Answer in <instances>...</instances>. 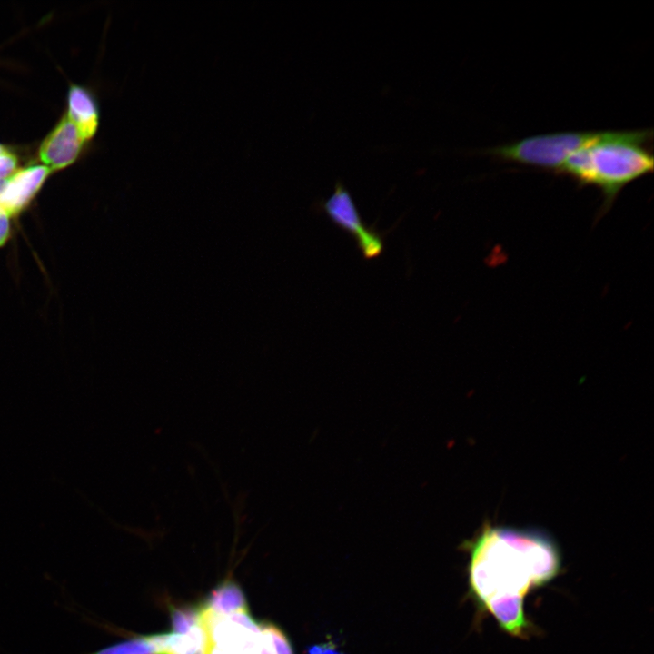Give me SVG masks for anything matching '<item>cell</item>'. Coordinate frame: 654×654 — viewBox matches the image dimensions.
<instances>
[{"mask_svg":"<svg viewBox=\"0 0 654 654\" xmlns=\"http://www.w3.org/2000/svg\"><path fill=\"white\" fill-rule=\"evenodd\" d=\"M467 548L475 601L503 631L529 636L532 626L524 613V599L559 574L558 545L542 530L485 524Z\"/></svg>","mask_w":654,"mask_h":654,"instance_id":"1","label":"cell"},{"mask_svg":"<svg viewBox=\"0 0 654 654\" xmlns=\"http://www.w3.org/2000/svg\"><path fill=\"white\" fill-rule=\"evenodd\" d=\"M651 138L652 129L603 131L596 141L570 154L558 173L599 188L607 210L627 184L652 172L653 155L646 148Z\"/></svg>","mask_w":654,"mask_h":654,"instance_id":"2","label":"cell"},{"mask_svg":"<svg viewBox=\"0 0 654 654\" xmlns=\"http://www.w3.org/2000/svg\"><path fill=\"white\" fill-rule=\"evenodd\" d=\"M602 132H557L528 136L490 147L499 159L558 173L568 157L601 136Z\"/></svg>","mask_w":654,"mask_h":654,"instance_id":"3","label":"cell"},{"mask_svg":"<svg viewBox=\"0 0 654 654\" xmlns=\"http://www.w3.org/2000/svg\"><path fill=\"white\" fill-rule=\"evenodd\" d=\"M320 209L337 227L349 233L366 260L374 259L383 251V240L373 227L362 222L357 206L342 183H335L332 193L320 203Z\"/></svg>","mask_w":654,"mask_h":654,"instance_id":"4","label":"cell"},{"mask_svg":"<svg viewBox=\"0 0 654 654\" xmlns=\"http://www.w3.org/2000/svg\"><path fill=\"white\" fill-rule=\"evenodd\" d=\"M201 623L207 640L231 654H259L261 630L253 631L202 607Z\"/></svg>","mask_w":654,"mask_h":654,"instance_id":"5","label":"cell"},{"mask_svg":"<svg viewBox=\"0 0 654 654\" xmlns=\"http://www.w3.org/2000/svg\"><path fill=\"white\" fill-rule=\"evenodd\" d=\"M84 141L76 125L65 116L42 144L40 158L48 168L65 167L75 160Z\"/></svg>","mask_w":654,"mask_h":654,"instance_id":"6","label":"cell"},{"mask_svg":"<svg viewBox=\"0 0 654 654\" xmlns=\"http://www.w3.org/2000/svg\"><path fill=\"white\" fill-rule=\"evenodd\" d=\"M49 172L47 166L35 165L13 173L0 190V208L9 215L19 212L38 191Z\"/></svg>","mask_w":654,"mask_h":654,"instance_id":"7","label":"cell"},{"mask_svg":"<svg viewBox=\"0 0 654 654\" xmlns=\"http://www.w3.org/2000/svg\"><path fill=\"white\" fill-rule=\"evenodd\" d=\"M68 118L76 125L84 140L92 137L98 125V111L92 96L74 86L69 93Z\"/></svg>","mask_w":654,"mask_h":654,"instance_id":"8","label":"cell"},{"mask_svg":"<svg viewBox=\"0 0 654 654\" xmlns=\"http://www.w3.org/2000/svg\"><path fill=\"white\" fill-rule=\"evenodd\" d=\"M203 608L223 616L248 610L242 590L233 581H225L213 590Z\"/></svg>","mask_w":654,"mask_h":654,"instance_id":"9","label":"cell"},{"mask_svg":"<svg viewBox=\"0 0 654 654\" xmlns=\"http://www.w3.org/2000/svg\"><path fill=\"white\" fill-rule=\"evenodd\" d=\"M84 654H159L153 635L137 637Z\"/></svg>","mask_w":654,"mask_h":654,"instance_id":"10","label":"cell"},{"mask_svg":"<svg viewBox=\"0 0 654 654\" xmlns=\"http://www.w3.org/2000/svg\"><path fill=\"white\" fill-rule=\"evenodd\" d=\"M202 608L172 607L170 609L173 633L186 634L193 628L201 625Z\"/></svg>","mask_w":654,"mask_h":654,"instance_id":"11","label":"cell"},{"mask_svg":"<svg viewBox=\"0 0 654 654\" xmlns=\"http://www.w3.org/2000/svg\"><path fill=\"white\" fill-rule=\"evenodd\" d=\"M261 630L270 639L275 654H293L292 648L285 634L272 624H261Z\"/></svg>","mask_w":654,"mask_h":654,"instance_id":"12","label":"cell"},{"mask_svg":"<svg viewBox=\"0 0 654 654\" xmlns=\"http://www.w3.org/2000/svg\"><path fill=\"white\" fill-rule=\"evenodd\" d=\"M307 654H343L339 651L332 642L320 643L311 646Z\"/></svg>","mask_w":654,"mask_h":654,"instance_id":"13","label":"cell"},{"mask_svg":"<svg viewBox=\"0 0 654 654\" xmlns=\"http://www.w3.org/2000/svg\"><path fill=\"white\" fill-rule=\"evenodd\" d=\"M9 234V214L0 208V245L4 244Z\"/></svg>","mask_w":654,"mask_h":654,"instance_id":"14","label":"cell"},{"mask_svg":"<svg viewBox=\"0 0 654 654\" xmlns=\"http://www.w3.org/2000/svg\"><path fill=\"white\" fill-rule=\"evenodd\" d=\"M261 634H262V638H261V647H260L259 654H275V651L273 649V647L272 645V642H271L269 637L262 630H261Z\"/></svg>","mask_w":654,"mask_h":654,"instance_id":"15","label":"cell"},{"mask_svg":"<svg viewBox=\"0 0 654 654\" xmlns=\"http://www.w3.org/2000/svg\"><path fill=\"white\" fill-rule=\"evenodd\" d=\"M205 654H231L223 649L219 648L217 645L206 641V647H205Z\"/></svg>","mask_w":654,"mask_h":654,"instance_id":"16","label":"cell"},{"mask_svg":"<svg viewBox=\"0 0 654 654\" xmlns=\"http://www.w3.org/2000/svg\"><path fill=\"white\" fill-rule=\"evenodd\" d=\"M205 647H206V645L204 647L199 649L194 654H205Z\"/></svg>","mask_w":654,"mask_h":654,"instance_id":"17","label":"cell"},{"mask_svg":"<svg viewBox=\"0 0 654 654\" xmlns=\"http://www.w3.org/2000/svg\"><path fill=\"white\" fill-rule=\"evenodd\" d=\"M5 180H0V190L2 189Z\"/></svg>","mask_w":654,"mask_h":654,"instance_id":"18","label":"cell"},{"mask_svg":"<svg viewBox=\"0 0 654 654\" xmlns=\"http://www.w3.org/2000/svg\"><path fill=\"white\" fill-rule=\"evenodd\" d=\"M5 151V148H4L3 146L0 145V154H2Z\"/></svg>","mask_w":654,"mask_h":654,"instance_id":"19","label":"cell"}]
</instances>
